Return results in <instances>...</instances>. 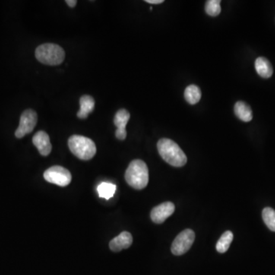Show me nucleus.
<instances>
[{"label":"nucleus","instance_id":"obj_12","mask_svg":"<svg viewBox=\"0 0 275 275\" xmlns=\"http://www.w3.org/2000/svg\"><path fill=\"white\" fill-rule=\"evenodd\" d=\"M80 109L77 112V117L83 119L87 118L95 107V101L92 96L84 95L80 99Z\"/></svg>","mask_w":275,"mask_h":275},{"label":"nucleus","instance_id":"obj_5","mask_svg":"<svg viewBox=\"0 0 275 275\" xmlns=\"http://www.w3.org/2000/svg\"><path fill=\"white\" fill-rule=\"evenodd\" d=\"M195 240V233L192 229L182 231L174 240L171 252L175 255H182L190 250Z\"/></svg>","mask_w":275,"mask_h":275},{"label":"nucleus","instance_id":"obj_9","mask_svg":"<svg viewBox=\"0 0 275 275\" xmlns=\"http://www.w3.org/2000/svg\"><path fill=\"white\" fill-rule=\"evenodd\" d=\"M130 118V114L126 109H119L115 113L114 124L117 127L115 136L119 140H125L127 136L126 125Z\"/></svg>","mask_w":275,"mask_h":275},{"label":"nucleus","instance_id":"obj_14","mask_svg":"<svg viewBox=\"0 0 275 275\" xmlns=\"http://www.w3.org/2000/svg\"><path fill=\"white\" fill-rule=\"evenodd\" d=\"M234 111L236 116L243 122H250L252 119V111L245 102L238 101L235 103Z\"/></svg>","mask_w":275,"mask_h":275},{"label":"nucleus","instance_id":"obj_13","mask_svg":"<svg viewBox=\"0 0 275 275\" xmlns=\"http://www.w3.org/2000/svg\"><path fill=\"white\" fill-rule=\"evenodd\" d=\"M254 67L258 75L263 78H269L273 74V67L267 58L263 57L257 58L254 63Z\"/></svg>","mask_w":275,"mask_h":275},{"label":"nucleus","instance_id":"obj_3","mask_svg":"<svg viewBox=\"0 0 275 275\" xmlns=\"http://www.w3.org/2000/svg\"><path fill=\"white\" fill-rule=\"evenodd\" d=\"M69 149L76 157L81 160H90L96 153V147L93 140L84 136H71L68 140Z\"/></svg>","mask_w":275,"mask_h":275},{"label":"nucleus","instance_id":"obj_7","mask_svg":"<svg viewBox=\"0 0 275 275\" xmlns=\"http://www.w3.org/2000/svg\"><path fill=\"white\" fill-rule=\"evenodd\" d=\"M38 122V115L32 109H27L22 114L20 125L16 129V138L22 139L27 134L32 132Z\"/></svg>","mask_w":275,"mask_h":275},{"label":"nucleus","instance_id":"obj_19","mask_svg":"<svg viewBox=\"0 0 275 275\" xmlns=\"http://www.w3.org/2000/svg\"><path fill=\"white\" fill-rule=\"evenodd\" d=\"M221 1L219 0H209L206 3L205 10L210 16H217L221 13Z\"/></svg>","mask_w":275,"mask_h":275},{"label":"nucleus","instance_id":"obj_8","mask_svg":"<svg viewBox=\"0 0 275 275\" xmlns=\"http://www.w3.org/2000/svg\"><path fill=\"white\" fill-rule=\"evenodd\" d=\"M175 206L171 202H165L156 206L151 212V219L155 223H163L169 216L173 214Z\"/></svg>","mask_w":275,"mask_h":275},{"label":"nucleus","instance_id":"obj_1","mask_svg":"<svg viewBox=\"0 0 275 275\" xmlns=\"http://www.w3.org/2000/svg\"><path fill=\"white\" fill-rule=\"evenodd\" d=\"M158 150L164 161L171 166H184L187 163V158L182 149L178 144L168 139H162L158 143Z\"/></svg>","mask_w":275,"mask_h":275},{"label":"nucleus","instance_id":"obj_21","mask_svg":"<svg viewBox=\"0 0 275 275\" xmlns=\"http://www.w3.org/2000/svg\"><path fill=\"white\" fill-rule=\"evenodd\" d=\"M147 4H163V0H146Z\"/></svg>","mask_w":275,"mask_h":275},{"label":"nucleus","instance_id":"obj_2","mask_svg":"<svg viewBox=\"0 0 275 275\" xmlns=\"http://www.w3.org/2000/svg\"><path fill=\"white\" fill-rule=\"evenodd\" d=\"M125 181L128 185L136 190H143L149 184V168L142 160H134L125 171Z\"/></svg>","mask_w":275,"mask_h":275},{"label":"nucleus","instance_id":"obj_11","mask_svg":"<svg viewBox=\"0 0 275 275\" xmlns=\"http://www.w3.org/2000/svg\"><path fill=\"white\" fill-rule=\"evenodd\" d=\"M133 238L131 233L128 232H122L118 236L111 240L109 248L112 251L118 252L122 249L128 248L132 244Z\"/></svg>","mask_w":275,"mask_h":275},{"label":"nucleus","instance_id":"obj_20","mask_svg":"<svg viewBox=\"0 0 275 275\" xmlns=\"http://www.w3.org/2000/svg\"><path fill=\"white\" fill-rule=\"evenodd\" d=\"M66 4L69 6V7H71V8H74L77 5V0H67L66 1Z\"/></svg>","mask_w":275,"mask_h":275},{"label":"nucleus","instance_id":"obj_15","mask_svg":"<svg viewBox=\"0 0 275 275\" xmlns=\"http://www.w3.org/2000/svg\"><path fill=\"white\" fill-rule=\"evenodd\" d=\"M184 97L190 104H197L201 99V91L196 85H190L186 88Z\"/></svg>","mask_w":275,"mask_h":275},{"label":"nucleus","instance_id":"obj_4","mask_svg":"<svg viewBox=\"0 0 275 275\" xmlns=\"http://www.w3.org/2000/svg\"><path fill=\"white\" fill-rule=\"evenodd\" d=\"M36 57L39 62L46 65H59L65 58V52L59 45L44 44L36 48Z\"/></svg>","mask_w":275,"mask_h":275},{"label":"nucleus","instance_id":"obj_10","mask_svg":"<svg viewBox=\"0 0 275 275\" xmlns=\"http://www.w3.org/2000/svg\"><path fill=\"white\" fill-rule=\"evenodd\" d=\"M32 142L42 156H48L51 153L52 146L50 142L49 136L45 131H38L34 135Z\"/></svg>","mask_w":275,"mask_h":275},{"label":"nucleus","instance_id":"obj_6","mask_svg":"<svg viewBox=\"0 0 275 275\" xmlns=\"http://www.w3.org/2000/svg\"><path fill=\"white\" fill-rule=\"evenodd\" d=\"M44 178L51 184L60 187H66L71 183L72 177L71 172L66 168L61 166H53L45 171Z\"/></svg>","mask_w":275,"mask_h":275},{"label":"nucleus","instance_id":"obj_18","mask_svg":"<svg viewBox=\"0 0 275 275\" xmlns=\"http://www.w3.org/2000/svg\"><path fill=\"white\" fill-rule=\"evenodd\" d=\"M264 223L272 232H275V210L270 207H266L262 211Z\"/></svg>","mask_w":275,"mask_h":275},{"label":"nucleus","instance_id":"obj_16","mask_svg":"<svg viewBox=\"0 0 275 275\" xmlns=\"http://www.w3.org/2000/svg\"><path fill=\"white\" fill-rule=\"evenodd\" d=\"M116 191V186L112 183L102 182L97 187V192L101 198L109 200L113 197Z\"/></svg>","mask_w":275,"mask_h":275},{"label":"nucleus","instance_id":"obj_17","mask_svg":"<svg viewBox=\"0 0 275 275\" xmlns=\"http://www.w3.org/2000/svg\"><path fill=\"white\" fill-rule=\"evenodd\" d=\"M232 240H233V234L230 231H226V232L222 234V236L220 237L216 243V248L218 252H226L232 243Z\"/></svg>","mask_w":275,"mask_h":275}]
</instances>
